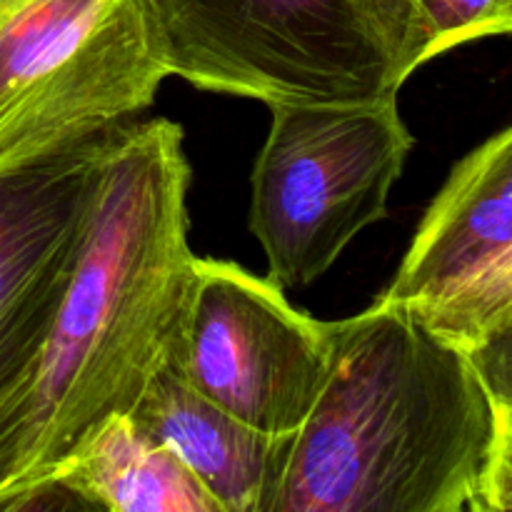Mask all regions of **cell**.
I'll list each match as a JSON object with an SVG mask.
<instances>
[{
  "mask_svg": "<svg viewBox=\"0 0 512 512\" xmlns=\"http://www.w3.org/2000/svg\"><path fill=\"white\" fill-rule=\"evenodd\" d=\"M183 128L155 118L105 135L78 260L28 383L0 400L25 480L68 468L125 418L173 355L193 280Z\"/></svg>",
  "mask_w": 512,
  "mask_h": 512,
  "instance_id": "cell-1",
  "label": "cell"
},
{
  "mask_svg": "<svg viewBox=\"0 0 512 512\" xmlns=\"http://www.w3.org/2000/svg\"><path fill=\"white\" fill-rule=\"evenodd\" d=\"M320 398L258 512H465L512 393L378 300L330 323Z\"/></svg>",
  "mask_w": 512,
  "mask_h": 512,
  "instance_id": "cell-2",
  "label": "cell"
},
{
  "mask_svg": "<svg viewBox=\"0 0 512 512\" xmlns=\"http://www.w3.org/2000/svg\"><path fill=\"white\" fill-rule=\"evenodd\" d=\"M168 75L260 103L398 98L423 63L418 0H148Z\"/></svg>",
  "mask_w": 512,
  "mask_h": 512,
  "instance_id": "cell-3",
  "label": "cell"
},
{
  "mask_svg": "<svg viewBox=\"0 0 512 512\" xmlns=\"http://www.w3.org/2000/svg\"><path fill=\"white\" fill-rule=\"evenodd\" d=\"M165 78L148 0H0V175L113 133Z\"/></svg>",
  "mask_w": 512,
  "mask_h": 512,
  "instance_id": "cell-4",
  "label": "cell"
},
{
  "mask_svg": "<svg viewBox=\"0 0 512 512\" xmlns=\"http://www.w3.org/2000/svg\"><path fill=\"white\" fill-rule=\"evenodd\" d=\"M268 108L273 120L250 180V230L263 245L270 283L303 288L388 215L415 140L398 98Z\"/></svg>",
  "mask_w": 512,
  "mask_h": 512,
  "instance_id": "cell-5",
  "label": "cell"
},
{
  "mask_svg": "<svg viewBox=\"0 0 512 512\" xmlns=\"http://www.w3.org/2000/svg\"><path fill=\"white\" fill-rule=\"evenodd\" d=\"M380 300L512 390V130L470 150L425 210Z\"/></svg>",
  "mask_w": 512,
  "mask_h": 512,
  "instance_id": "cell-6",
  "label": "cell"
},
{
  "mask_svg": "<svg viewBox=\"0 0 512 512\" xmlns=\"http://www.w3.org/2000/svg\"><path fill=\"white\" fill-rule=\"evenodd\" d=\"M330 323L238 263L195 258L170 363L185 383L265 435H293L328 380Z\"/></svg>",
  "mask_w": 512,
  "mask_h": 512,
  "instance_id": "cell-7",
  "label": "cell"
},
{
  "mask_svg": "<svg viewBox=\"0 0 512 512\" xmlns=\"http://www.w3.org/2000/svg\"><path fill=\"white\" fill-rule=\"evenodd\" d=\"M103 138L0 175V398L28 383L78 260Z\"/></svg>",
  "mask_w": 512,
  "mask_h": 512,
  "instance_id": "cell-8",
  "label": "cell"
},
{
  "mask_svg": "<svg viewBox=\"0 0 512 512\" xmlns=\"http://www.w3.org/2000/svg\"><path fill=\"white\" fill-rule=\"evenodd\" d=\"M125 418L188 465L228 512H258L290 438L265 435L235 420L195 393L170 360Z\"/></svg>",
  "mask_w": 512,
  "mask_h": 512,
  "instance_id": "cell-9",
  "label": "cell"
},
{
  "mask_svg": "<svg viewBox=\"0 0 512 512\" xmlns=\"http://www.w3.org/2000/svg\"><path fill=\"white\" fill-rule=\"evenodd\" d=\"M110 512H228L188 465L118 418L68 465Z\"/></svg>",
  "mask_w": 512,
  "mask_h": 512,
  "instance_id": "cell-10",
  "label": "cell"
},
{
  "mask_svg": "<svg viewBox=\"0 0 512 512\" xmlns=\"http://www.w3.org/2000/svg\"><path fill=\"white\" fill-rule=\"evenodd\" d=\"M512 30V0H418L423 63L490 35Z\"/></svg>",
  "mask_w": 512,
  "mask_h": 512,
  "instance_id": "cell-11",
  "label": "cell"
},
{
  "mask_svg": "<svg viewBox=\"0 0 512 512\" xmlns=\"http://www.w3.org/2000/svg\"><path fill=\"white\" fill-rule=\"evenodd\" d=\"M0 512H110L105 500L70 468L0 493Z\"/></svg>",
  "mask_w": 512,
  "mask_h": 512,
  "instance_id": "cell-12",
  "label": "cell"
},
{
  "mask_svg": "<svg viewBox=\"0 0 512 512\" xmlns=\"http://www.w3.org/2000/svg\"><path fill=\"white\" fill-rule=\"evenodd\" d=\"M512 505V403H503L495 433L465 512H510Z\"/></svg>",
  "mask_w": 512,
  "mask_h": 512,
  "instance_id": "cell-13",
  "label": "cell"
},
{
  "mask_svg": "<svg viewBox=\"0 0 512 512\" xmlns=\"http://www.w3.org/2000/svg\"><path fill=\"white\" fill-rule=\"evenodd\" d=\"M23 483H25V478H23V473H20L18 460L13 458V453H10L8 445H5L3 433H0V493H5V490L15 488V485H23Z\"/></svg>",
  "mask_w": 512,
  "mask_h": 512,
  "instance_id": "cell-14",
  "label": "cell"
}]
</instances>
